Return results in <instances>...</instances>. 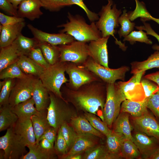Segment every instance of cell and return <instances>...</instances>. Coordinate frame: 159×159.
Listing matches in <instances>:
<instances>
[{
	"label": "cell",
	"instance_id": "cell-28",
	"mask_svg": "<svg viewBox=\"0 0 159 159\" xmlns=\"http://www.w3.org/2000/svg\"><path fill=\"white\" fill-rule=\"evenodd\" d=\"M131 73L134 74L154 68H159V51H155L143 61H134L131 63Z\"/></svg>",
	"mask_w": 159,
	"mask_h": 159
},
{
	"label": "cell",
	"instance_id": "cell-22",
	"mask_svg": "<svg viewBox=\"0 0 159 159\" xmlns=\"http://www.w3.org/2000/svg\"><path fill=\"white\" fill-rule=\"evenodd\" d=\"M69 124L77 134H90L99 138L103 136V134L95 129L84 116L73 117Z\"/></svg>",
	"mask_w": 159,
	"mask_h": 159
},
{
	"label": "cell",
	"instance_id": "cell-41",
	"mask_svg": "<svg viewBox=\"0 0 159 159\" xmlns=\"http://www.w3.org/2000/svg\"><path fill=\"white\" fill-rule=\"evenodd\" d=\"M54 143V149L56 154L59 158L62 159L67 153L69 149L60 127L58 130Z\"/></svg>",
	"mask_w": 159,
	"mask_h": 159
},
{
	"label": "cell",
	"instance_id": "cell-37",
	"mask_svg": "<svg viewBox=\"0 0 159 159\" xmlns=\"http://www.w3.org/2000/svg\"><path fill=\"white\" fill-rule=\"evenodd\" d=\"M29 75L23 72L17 62L8 66L0 71V79L2 80L7 78H22Z\"/></svg>",
	"mask_w": 159,
	"mask_h": 159
},
{
	"label": "cell",
	"instance_id": "cell-26",
	"mask_svg": "<svg viewBox=\"0 0 159 159\" xmlns=\"http://www.w3.org/2000/svg\"><path fill=\"white\" fill-rule=\"evenodd\" d=\"M17 63L24 73L39 78L45 69L29 57L24 55H21L19 57Z\"/></svg>",
	"mask_w": 159,
	"mask_h": 159
},
{
	"label": "cell",
	"instance_id": "cell-45",
	"mask_svg": "<svg viewBox=\"0 0 159 159\" xmlns=\"http://www.w3.org/2000/svg\"><path fill=\"white\" fill-rule=\"evenodd\" d=\"M147 98L148 108L159 120V89L156 92Z\"/></svg>",
	"mask_w": 159,
	"mask_h": 159
},
{
	"label": "cell",
	"instance_id": "cell-39",
	"mask_svg": "<svg viewBox=\"0 0 159 159\" xmlns=\"http://www.w3.org/2000/svg\"><path fill=\"white\" fill-rule=\"evenodd\" d=\"M131 21L126 10H124L119 19V23L121 27L118 31V33L120 38L125 37L133 31L135 24Z\"/></svg>",
	"mask_w": 159,
	"mask_h": 159
},
{
	"label": "cell",
	"instance_id": "cell-43",
	"mask_svg": "<svg viewBox=\"0 0 159 159\" xmlns=\"http://www.w3.org/2000/svg\"><path fill=\"white\" fill-rule=\"evenodd\" d=\"M146 32L142 30L138 31H132L124 37L123 41H127L132 44L136 42L144 43L148 44H152V41L149 39Z\"/></svg>",
	"mask_w": 159,
	"mask_h": 159
},
{
	"label": "cell",
	"instance_id": "cell-36",
	"mask_svg": "<svg viewBox=\"0 0 159 159\" xmlns=\"http://www.w3.org/2000/svg\"><path fill=\"white\" fill-rule=\"evenodd\" d=\"M16 80L7 78L0 82V107L9 104L10 96Z\"/></svg>",
	"mask_w": 159,
	"mask_h": 159
},
{
	"label": "cell",
	"instance_id": "cell-40",
	"mask_svg": "<svg viewBox=\"0 0 159 159\" xmlns=\"http://www.w3.org/2000/svg\"><path fill=\"white\" fill-rule=\"evenodd\" d=\"M96 130L107 136L111 132L107 123L101 120L99 117L94 114L85 112L84 115Z\"/></svg>",
	"mask_w": 159,
	"mask_h": 159
},
{
	"label": "cell",
	"instance_id": "cell-10",
	"mask_svg": "<svg viewBox=\"0 0 159 159\" xmlns=\"http://www.w3.org/2000/svg\"><path fill=\"white\" fill-rule=\"evenodd\" d=\"M58 46L60 52V62H70L82 65L89 57L86 42L74 41Z\"/></svg>",
	"mask_w": 159,
	"mask_h": 159
},
{
	"label": "cell",
	"instance_id": "cell-49",
	"mask_svg": "<svg viewBox=\"0 0 159 159\" xmlns=\"http://www.w3.org/2000/svg\"><path fill=\"white\" fill-rule=\"evenodd\" d=\"M24 18L15 16H9L0 13V22L2 26H6L15 24L24 21Z\"/></svg>",
	"mask_w": 159,
	"mask_h": 159
},
{
	"label": "cell",
	"instance_id": "cell-29",
	"mask_svg": "<svg viewBox=\"0 0 159 159\" xmlns=\"http://www.w3.org/2000/svg\"><path fill=\"white\" fill-rule=\"evenodd\" d=\"M29 151L20 159H56L57 155L54 150H48L41 148L38 144L27 147Z\"/></svg>",
	"mask_w": 159,
	"mask_h": 159
},
{
	"label": "cell",
	"instance_id": "cell-31",
	"mask_svg": "<svg viewBox=\"0 0 159 159\" xmlns=\"http://www.w3.org/2000/svg\"><path fill=\"white\" fill-rule=\"evenodd\" d=\"M9 104L0 107V131L13 126L19 118L12 110Z\"/></svg>",
	"mask_w": 159,
	"mask_h": 159
},
{
	"label": "cell",
	"instance_id": "cell-1",
	"mask_svg": "<svg viewBox=\"0 0 159 159\" xmlns=\"http://www.w3.org/2000/svg\"><path fill=\"white\" fill-rule=\"evenodd\" d=\"M61 91L64 99L76 110L96 115L100 108L103 113L107 95V83L103 81L89 83L75 90L64 84Z\"/></svg>",
	"mask_w": 159,
	"mask_h": 159
},
{
	"label": "cell",
	"instance_id": "cell-14",
	"mask_svg": "<svg viewBox=\"0 0 159 159\" xmlns=\"http://www.w3.org/2000/svg\"><path fill=\"white\" fill-rule=\"evenodd\" d=\"M157 120L148 112L133 118L134 127L137 131L154 137L159 141V122Z\"/></svg>",
	"mask_w": 159,
	"mask_h": 159
},
{
	"label": "cell",
	"instance_id": "cell-50",
	"mask_svg": "<svg viewBox=\"0 0 159 159\" xmlns=\"http://www.w3.org/2000/svg\"><path fill=\"white\" fill-rule=\"evenodd\" d=\"M143 25L140 26H135L138 29L143 30L146 31L148 35H151L156 39L158 42L159 44H155L152 47L153 49L159 51V35L156 33L152 28L149 23L143 22Z\"/></svg>",
	"mask_w": 159,
	"mask_h": 159
},
{
	"label": "cell",
	"instance_id": "cell-5",
	"mask_svg": "<svg viewBox=\"0 0 159 159\" xmlns=\"http://www.w3.org/2000/svg\"><path fill=\"white\" fill-rule=\"evenodd\" d=\"M113 0H108L107 4L103 6L99 12L100 16L95 23L97 27L100 32L102 37L112 36L116 32L115 29L119 26V19L122 13L120 9H117Z\"/></svg>",
	"mask_w": 159,
	"mask_h": 159
},
{
	"label": "cell",
	"instance_id": "cell-38",
	"mask_svg": "<svg viewBox=\"0 0 159 159\" xmlns=\"http://www.w3.org/2000/svg\"><path fill=\"white\" fill-rule=\"evenodd\" d=\"M120 154L122 158L126 159L136 158L141 155L135 145L131 140L126 139L121 145Z\"/></svg>",
	"mask_w": 159,
	"mask_h": 159
},
{
	"label": "cell",
	"instance_id": "cell-34",
	"mask_svg": "<svg viewBox=\"0 0 159 159\" xmlns=\"http://www.w3.org/2000/svg\"><path fill=\"white\" fill-rule=\"evenodd\" d=\"M47 112L34 115L30 118L36 138V143L37 144L41 137L50 126L47 119Z\"/></svg>",
	"mask_w": 159,
	"mask_h": 159
},
{
	"label": "cell",
	"instance_id": "cell-16",
	"mask_svg": "<svg viewBox=\"0 0 159 159\" xmlns=\"http://www.w3.org/2000/svg\"><path fill=\"white\" fill-rule=\"evenodd\" d=\"M131 140L135 145L144 158L149 159L159 148V141L155 138L137 131L132 135Z\"/></svg>",
	"mask_w": 159,
	"mask_h": 159
},
{
	"label": "cell",
	"instance_id": "cell-23",
	"mask_svg": "<svg viewBox=\"0 0 159 159\" xmlns=\"http://www.w3.org/2000/svg\"><path fill=\"white\" fill-rule=\"evenodd\" d=\"M106 137V146L109 154L113 159L121 158L120 151L121 145L126 139L122 134L112 130Z\"/></svg>",
	"mask_w": 159,
	"mask_h": 159
},
{
	"label": "cell",
	"instance_id": "cell-18",
	"mask_svg": "<svg viewBox=\"0 0 159 159\" xmlns=\"http://www.w3.org/2000/svg\"><path fill=\"white\" fill-rule=\"evenodd\" d=\"M13 127L15 132L26 147L36 143V138L30 119H19Z\"/></svg>",
	"mask_w": 159,
	"mask_h": 159
},
{
	"label": "cell",
	"instance_id": "cell-24",
	"mask_svg": "<svg viewBox=\"0 0 159 159\" xmlns=\"http://www.w3.org/2000/svg\"><path fill=\"white\" fill-rule=\"evenodd\" d=\"M147 98L142 101L126 99L121 104L120 112L128 113L133 117L140 116L148 112L147 106Z\"/></svg>",
	"mask_w": 159,
	"mask_h": 159
},
{
	"label": "cell",
	"instance_id": "cell-8",
	"mask_svg": "<svg viewBox=\"0 0 159 159\" xmlns=\"http://www.w3.org/2000/svg\"><path fill=\"white\" fill-rule=\"evenodd\" d=\"M66 72L69 81L65 84L69 88L76 90L85 84L95 81H102L97 75L82 65L67 62Z\"/></svg>",
	"mask_w": 159,
	"mask_h": 159
},
{
	"label": "cell",
	"instance_id": "cell-59",
	"mask_svg": "<svg viewBox=\"0 0 159 159\" xmlns=\"http://www.w3.org/2000/svg\"><path fill=\"white\" fill-rule=\"evenodd\" d=\"M0 159H4V151L2 149H0Z\"/></svg>",
	"mask_w": 159,
	"mask_h": 159
},
{
	"label": "cell",
	"instance_id": "cell-47",
	"mask_svg": "<svg viewBox=\"0 0 159 159\" xmlns=\"http://www.w3.org/2000/svg\"><path fill=\"white\" fill-rule=\"evenodd\" d=\"M141 83L145 92V98L148 97L159 89V87L156 83L144 77L142 78Z\"/></svg>",
	"mask_w": 159,
	"mask_h": 159
},
{
	"label": "cell",
	"instance_id": "cell-32",
	"mask_svg": "<svg viewBox=\"0 0 159 159\" xmlns=\"http://www.w3.org/2000/svg\"><path fill=\"white\" fill-rule=\"evenodd\" d=\"M38 47L40 48L46 60L50 65L60 62V52L58 46L39 42Z\"/></svg>",
	"mask_w": 159,
	"mask_h": 159
},
{
	"label": "cell",
	"instance_id": "cell-46",
	"mask_svg": "<svg viewBox=\"0 0 159 159\" xmlns=\"http://www.w3.org/2000/svg\"><path fill=\"white\" fill-rule=\"evenodd\" d=\"M28 57L44 69L48 68L50 66L46 60L40 48L38 47L33 49Z\"/></svg>",
	"mask_w": 159,
	"mask_h": 159
},
{
	"label": "cell",
	"instance_id": "cell-3",
	"mask_svg": "<svg viewBox=\"0 0 159 159\" xmlns=\"http://www.w3.org/2000/svg\"><path fill=\"white\" fill-rule=\"evenodd\" d=\"M50 100L47 109V119L50 125L57 130L63 124H69L77 115L70 103L49 92Z\"/></svg>",
	"mask_w": 159,
	"mask_h": 159
},
{
	"label": "cell",
	"instance_id": "cell-20",
	"mask_svg": "<svg viewBox=\"0 0 159 159\" xmlns=\"http://www.w3.org/2000/svg\"><path fill=\"white\" fill-rule=\"evenodd\" d=\"M32 97L38 111L47 112V109L50 102L49 91L39 78L37 79L35 83Z\"/></svg>",
	"mask_w": 159,
	"mask_h": 159
},
{
	"label": "cell",
	"instance_id": "cell-48",
	"mask_svg": "<svg viewBox=\"0 0 159 159\" xmlns=\"http://www.w3.org/2000/svg\"><path fill=\"white\" fill-rule=\"evenodd\" d=\"M70 0L72 5H77L83 9L86 13L88 19L91 22L98 20L99 18L98 15L89 9L84 3L83 0Z\"/></svg>",
	"mask_w": 159,
	"mask_h": 159
},
{
	"label": "cell",
	"instance_id": "cell-17",
	"mask_svg": "<svg viewBox=\"0 0 159 159\" xmlns=\"http://www.w3.org/2000/svg\"><path fill=\"white\" fill-rule=\"evenodd\" d=\"M98 137L88 133L78 134L76 139L71 148L62 159H66L73 155L82 154L98 144Z\"/></svg>",
	"mask_w": 159,
	"mask_h": 159
},
{
	"label": "cell",
	"instance_id": "cell-12",
	"mask_svg": "<svg viewBox=\"0 0 159 159\" xmlns=\"http://www.w3.org/2000/svg\"><path fill=\"white\" fill-rule=\"evenodd\" d=\"M145 71H143L133 75L126 82H116L126 99L135 101H142L145 99V92L141 83L143 75Z\"/></svg>",
	"mask_w": 159,
	"mask_h": 159
},
{
	"label": "cell",
	"instance_id": "cell-7",
	"mask_svg": "<svg viewBox=\"0 0 159 159\" xmlns=\"http://www.w3.org/2000/svg\"><path fill=\"white\" fill-rule=\"evenodd\" d=\"M13 126L0 138V149L4 151V159H20L28 152L26 145L15 132Z\"/></svg>",
	"mask_w": 159,
	"mask_h": 159
},
{
	"label": "cell",
	"instance_id": "cell-56",
	"mask_svg": "<svg viewBox=\"0 0 159 159\" xmlns=\"http://www.w3.org/2000/svg\"><path fill=\"white\" fill-rule=\"evenodd\" d=\"M23 0H8V1L10 2L17 9L18 6Z\"/></svg>",
	"mask_w": 159,
	"mask_h": 159
},
{
	"label": "cell",
	"instance_id": "cell-6",
	"mask_svg": "<svg viewBox=\"0 0 159 159\" xmlns=\"http://www.w3.org/2000/svg\"><path fill=\"white\" fill-rule=\"evenodd\" d=\"M126 99L116 82L107 83V95L103 111L104 121L111 127L120 113L121 104Z\"/></svg>",
	"mask_w": 159,
	"mask_h": 159
},
{
	"label": "cell",
	"instance_id": "cell-42",
	"mask_svg": "<svg viewBox=\"0 0 159 159\" xmlns=\"http://www.w3.org/2000/svg\"><path fill=\"white\" fill-rule=\"evenodd\" d=\"M42 7L50 11H57L66 6L72 5L70 0H39Z\"/></svg>",
	"mask_w": 159,
	"mask_h": 159
},
{
	"label": "cell",
	"instance_id": "cell-25",
	"mask_svg": "<svg viewBox=\"0 0 159 159\" xmlns=\"http://www.w3.org/2000/svg\"><path fill=\"white\" fill-rule=\"evenodd\" d=\"M34 102L32 97L24 102L12 107L11 109L19 119H30L33 115H39L43 113L38 111L34 106Z\"/></svg>",
	"mask_w": 159,
	"mask_h": 159
},
{
	"label": "cell",
	"instance_id": "cell-21",
	"mask_svg": "<svg viewBox=\"0 0 159 159\" xmlns=\"http://www.w3.org/2000/svg\"><path fill=\"white\" fill-rule=\"evenodd\" d=\"M26 25L25 21L15 24L2 26L0 25V47L12 44L18 37Z\"/></svg>",
	"mask_w": 159,
	"mask_h": 159
},
{
	"label": "cell",
	"instance_id": "cell-4",
	"mask_svg": "<svg viewBox=\"0 0 159 159\" xmlns=\"http://www.w3.org/2000/svg\"><path fill=\"white\" fill-rule=\"evenodd\" d=\"M67 62H59L45 69L39 79L49 92L57 97L64 99L61 91L63 85L69 81L65 77V72Z\"/></svg>",
	"mask_w": 159,
	"mask_h": 159
},
{
	"label": "cell",
	"instance_id": "cell-51",
	"mask_svg": "<svg viewBox=\"0 0 159 159\" xmlns=\"http://www.w3.org/2000/svg\"><path fill=\"white\" fill-rule=\"evenodd\" d=\"M0 8L12 16H18L17 9L8 0H0Z\"/></svg>",
	"mask_w": 159,
	"mask_h": 159
},
{
	"label": "cell",
	"instance_id": "cell-57",
	"mask_svg": "<svg viewBox=\"0 0 159 159\" xmlns=\"http://www.w3.org/2000/svg\"><path fill=\"white\" fill-rule=\"evenodd\" d=\"M82 154H77L68 157L66 159H82Z\"/></svg>",
	"mask_w": 159,
	"mask_h": 159
},
{
	"label": "cell",
	"instance_id": "cell-54",
	"mask_svg": "<svg viewBox=\"0 0 159 159\" xmlns=\"http://www.w3.org/2000/svg\"><path fill=\"white\" fill-rule=\"evenodd\" d=\"M144 77L155 82L159 87V71L147 74Z\"/></svg>",
	"mask_w": 159,
	"mask_h": 159
},
{
	"label": "cell",
	"instance_id": "cell-44",
	"mask_svg": "<svg viewBox=\"0 0 159 159\" xmlns=\"http://www.w3.org/2000/svg\"><path fill=\"white\" fill-rule=\"evenodd\" d=\"M60 128L69 150L75 141L78 134L68 123L63 124L61 126Z\"/></svg>",
	"mask_w": 159,
	"mask_h": 159
},
{
	"label": "cell",
	"instance_id": "cell-2",
	"mask_svg": "<svg viewBox=\"0 0 159 159\" xmlns=\"http://www.w3.org/2000/svg\"><path fill=\"white\" fill-rule=\"evenodd\" d=\"M67 17L69 20L66 23L57 26L63 28L60 33L68 34L77 41L86 43L102 37L95 22L88 24L81 16L73 15L70 13H68Z\"/></svg>",
	"mask_w": 159,
	"mask_h": 159
},
{
	"label": "cell",
	"instance_id": "cell-9",
	"mask_svg": "<svg viewBox=\"0 0 159 159\" xmlns=\"http://www.w3.org/2000/svg\"><path fill=\"white\" fill-rule=\"evenodd\" d=\"M82 65L107 83H114L118 80L124 81L126 74L130 70L128 67L125 66L115 69L107 68L97 63L90 57Z\"/></svg>",
	"mask_w": 159,
	"mask_h": 159
},
{
	"label": "cell",
	"instance_id": "cell-11",
	"mask_svg": "<svg viewBox=\"0 0 159 159\" xmlns=\"http://www.w3.org/2000/svg\"><path fill=\"white\" fill-rule=\"evenodd\" d=\"M38 78L29 75L25 78L16 79L9 98V105L13 107L31 98Z\"/></svg>",
	"mask_w": 159,
	"mask_h": 159
},
{
	"label": "cell",
	"instance_id": "cell-13",
	"mask_svg": "<svg viewBox=\"0 0 159 159\" xmlns=\"http://www.w3.org/2000/svg\"><path fill=\"white\" fill-rule=\"evenodd\" d=\"M27 26L34 36L39 42H45L51 44L59 46L69 44L74 41V38L66 33L51 34L43 31L28 24Z\"/></svg>",
	"mask_w": 159,
	"mask_h": 159
},
{
	"label": "cell",
	"instance_id": "cell-53",
	"mask_svg": "<svg viewBox=\"0 0 159 159\" xmlns=\"http://www.w3.org/2000/svg\"><path fill=\"white\" fill-rule=\"evenodd\" d=\"M38 144L42 148L48 150H54V146L47 140L44 138L41 139L39 142Z\"/></svg>",
	"mask_w": 159,
	"mask_h": 159
},
{
	"label": "cell",
	"instance_id": "cell-15",
	"mask_svg": "<svg viewBox=\"0 0 159 159\" xmlns=\"http://www.w3.org/2000/svg\"><path fill=\"white\" fill-rule=\"evenodd\" d=\"M110 36L102 37L88 44L89 56L97 63L109 68L107 43Z\"/></svg>",
	"mask_w": 159,
	"mask_h": 159
},
{
	"label": "cell",
	"instance_id": "cell-19",
	"mask_svg": "<svg viewBox=\"0 0 159 159\" xmlns=\"http://www.w3.org/2000/svg\"><path fill=\"white\" fill-rule=\"evenodd\" d=\"M41 7L42 5L39 0H23L18 6V16L33 21L43 14Z\"/></svg>",
	"mask_w": 159,
	"mask_h": 159
},
{
	"label": "cell",
	"instance_id": "cell-52",
	"mask_svg": "<svg viewBox=\"0 0 159 159\" xmlns=\"http://www.w3.org/2000/svg\"><path fill=\"white\" fill-rule=\"evenodd\" d=\"M58 130L50 126L41 137L39 141L42 139H45L50 141L53 145L57 138Z\"/></svg>",
	"mask_w": 159,
	"mask_h": 159
},
{
	"label": "cell",
	"instance_id": "cell-35",
	"mask_svg": "<svg viewBox=\"0 0 159 159\" xmlns=\"http://www.w3.org/2000/svg\"><path fill=\"white\" fill-rule=\"evenodd\" d=\"M82 159H113L106 146L98 144L86 151L82 156Z\"/></svg>",
	"mask_w": 159,
	"mask_h": 159
},
{
	"label": "cell",
	"instance_id": "cell-27",
	"mask_svg": "<svg viewBox=\"0 0 159 159\" xmlns=\"http://www.w3.org/2000/svg\"><path fill=\"white\" fill-rule=\"evenodd\" d=\"M20 56L14 43L7 46L0 48V71L16 62Z\"/></svg>",
	"mask_w": 159,
	"mask_h": 159
},
{
	"label": "cell",
	"instance_id": "cell-55",
	"mask_svg": "<svg viewBox=\"0 0 159 159\" xmlns=\"http://www.w3.org/2000/svg\"><path fill=\"white\" fill-rule=\"evenodd\" d=\"M150 159H159V147L150 155L149 158Z\"/></svg>",
	"mask_w": 159,
	"mask_h": 159
},
{
	"label": "cell",
	"instance_id": "cell-58",
	"mask_svg": "<svg viewBox=\"0 0 159 159\" xmlns=\"http://www.w3.org/2000/svg\"><path fill=\"white\" fill-rule=\"evenodd\" d=\"M153 20L159 25V18H157L153 17L151 15L148 18V21Z\"/></svg>",
	"mask_w": 159,
	"mask_h": 159
},
{
	"label": "cell",
	"instance_id": "cell-33",
	"mask_svg": "<svg viewBox=\"0 0 159 159\" xmlns=\"http://www.w3.org/2000/svg\"><path fill=\"white\" fill-rule=\"evenodd\" d=\"M13 43L21 55L28 56L33 49L38 47L39 42L34 37L29 38L21 34Z\"/></svg>",
	"mask_w": 159,
	"mask_h": 159
},
{
	"label": "cell",
	"instance_id": "cell-30",
	"mask_svg": "<svg viewBox=\"0 0 159 159\" xmlns=\"http://www.w3.org/2000/svg\"><path fill=\"white\" fill-rule=\"evenodd\" d=\"M129 114L126 112L120 113L114 123L113 131L123 134L126 139L131 140L132 138V126L129 120Z\"/></svg>",
	"mask_w": 159,
	"mask_h": 159
}]
</instances>
